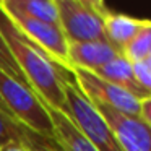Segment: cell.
I'll return each mask as SVG.
<instances>
[{"instance_id":"18","label":"cell","mask_w":151,"mask_h":151,"mask_svg":"<svg viewBox=\"0 0 151 151\" xmlns=\"http://www.w3.org/2000/svg\"><path fill=\"white\" fill-rule=\"evenodd\" d=\"M0 151H28V148L21 141H10L0 148Z\"/></svg>"},{"instance_id":"14","label":"cell","mask_w":151,"mask_h":151,"mask_svg":"<svg viewBox=\"0 0 151 151\" xmlns=\"http://www.w3.org/2000/svg\"><path fill=\"white\" fill-rule=\"evenodd\" d=\"M0 72L5 73V75L12 76L13 80H17V81L23 83V85L29 86L28 85V81L24 80L23 73H21L20 67L17 65V62H15L13 55H12L10 49H8L7 42H5L4 36L0 34Z\"/></svg>"},{"instance_id":"13","label":"cell","mask_w":151,"mask_h":151,"mask_svg":"<svg viewBox=\"0 0 151 151\" xmlns=\"http://www.w3.org/2000/svg\"><path fill=\"white\" fill-rule=\"evenodd\" d=\"M120 54L130 63L143 59H151V21L135 34L133 39L128 41V44L122 49Z\"/></svg>"},{"instance_id":"12","label":"cell","mask_w":151,"mask_h":151,"mask_svg":"<svg viewBox=\"0 0 151 151\" xmlns=\"http://www.w3.org/2000/svg\"><path fill=\"white\" fill-rule=\"evenodd\" d=\"M0 5L7 10H13L31 20L59 26L57 0H0Z\"/></svg>"},{"instance_id":"7","label":"cell","mask_w":151,"mask_h":151,"mask_svg":"<svg viewBox=\"0 0 151 151\" xmlns=\"http://www.w3.org/2000/svg\"><path fill=\"white\" fill-rule=\"evenodd\" d=\"M114 133L122 151H151V127L140 119L106 106H94Z\"/></svg>"},{"instance_id":"19","label":"cell","mask_w":151,"mask_h":151,"mask_svg":"<svg viewBox=\"0 0 151 151\" xmlns=\"http://www.w3.org/2000/svg\"><path fill=\"white\" fill-rule=\"evenodd\" d=\"M0 112H2V114H4V115H7V117L13 119V117H12V115H10V112H8V109L5 107V104H4V102H2V99H0Z\"/></svg>"},{"instance_id":"11","label":"cell","mask_w":151,"mask_h":151,"mask_svg":"<svg viewBox=\"0 0 151 151\" xmlns=\"http://www.w3.org/2000/svg\"><path fill=\"white\" fill-rule=\"evenodd\" d=\"M94 73L98 76H101L102 80H106V81L128 91L130 94H133L138 99H150L151 98V93L140 88L138 83L135 81L133 72H132V63L122 54L117 55L115 59H112L111 62H107L106 65H102Z\"/></svg>"},{"instance_id":"6","label":"cell","mask_w":151,"mask_h":151,"mask_svg":"<svg viewBox=\"0 0 151 151\" xmlns=\"http://www.w3.org/2000/svg\"><path fill=\"white\" fill-rule=\"evenodd\" d=\"M0 7H2V5H0ZM2 10L7 13V17L10 18V21L24 34V36L29 37L33 42H36L57 65H60L62 68H65L67 72H70L68 41L65 39L60 26L42 23V21H37V20H31V18L24 17V15L18 13V12L7 10V8H4V7H2Z\"/></svg>"},{"instance_id":"9","label":"cell","mask_w":151,"mask_h":151,"mask_svg":"<svg viewBox=\"0 0 151 151\" xmlns=\"http://www.w3.org/2000/svg\"><path fill=\"white\" fill-rule=\"evenodd\" d=\"M146 23H150V20H141V18L109 10L104 20V37L117 52H122L128 41L133 39L135 34Z\"/></svg>"},{"instance_id":"1","label":"cell","mask_w":151,"mask_h":151,"mask_svg":"<svg viewBox=\"0 0 151 151\" xmlns=\"http://www.w3.org/2000/svg\"><path fill=\"white\" fill-rule=\"evenodd\" d=\"M0 34L4 36L17 65L20 67L29 88L50 109L65 114V81L70 72L57 65L36 42L26 37L0 7Z\"/></svg>"},{"instance_id":"8","label":"cell","mask_w":151,"mask_h":151,"mask_svg":"<svg viewBox=\"0 0 151 151\" xmlns=\"http://www.w3.org/2000/svg\"><path fill=\"white\" fill-rule=\"evenodd\" d=\"M120 55L107 41L91 42H70L68 44V65L72 68H81L94 73L102 65Z\"/></svg>"},{"instance_id":"17","label":"cell","mask_w":151,"mask_h":151,"mask_svg":"<svg viewBox=\"0 0 151 151\" xmlns=\"http://www.w3.org/2000/svg\"><path fill=\"white\" fill-rule=\"evenodd\" d=\"M133 78L140 88L151 93V59H143L132 63Z\"/></svg>"},{"instance_id":"15","label":"cell","mask_w":151,"mask_h":151,"mask_svg":"<svg viewBox=\"0 0 151 151\" xmlns=\"http://www.w3.org/2000/svg\"><path fill=\"white\" fill-rule=\"evenodd\" d=\"M21 143L28 148V151H62L60 146L55 143V140H49L34 132L23 127V138Z\"/></svg>"},{"instance_id":"10","label":"cell","mask_w":151,"mask_h":151,"mask_svg":"<svg viewBox=\"0 0 151 151\" xmlns=\"http://www.w3.org/2000/svg\"><path fill=\"white\" fill-rule=\"evenodd\" d=\"M47 107V106H46ZM54 127V140L62 151H96V148L85 138L76 125L63 112L47 107Z\"/></svg>"},{"instance_id":"3","label":"cell","mask_w":151,"mask_h":151,"mask_svg":"<svg viewBox=\"0 0 151 151\" xmlns=\"http://www.w3.org/2000/svg\"><path fill=\"white\" fill-rule=\"evenodd\" d=\"M59 26L70 42L106 41L104 20L109 8L102 0H57Z\"/></svg>"},{"instance_id":"4","label":"cell","mask_w":151,"mask_h":151,"mask_svg":"<svg viewBox=\"0 0 151 151\" xmlns=\"http://www.w3.org/2000/svg\"><path fill=\"white\" fill-rule=\"evenodd\" d=\"M65 115L76 125L96 151H122L109 125L98 114L94 106L80 93L72 78L65 81Z\"/></svg>"},{"instance_id":"5","label":"cell","mask_w":151,"mask_h":151,"mask_svg":"<svg viewBox=\"0 0 151 151\" xmlns=\"http://www.w3.org/2000/svg\"><path fill=\"white\" fill-rule=\"evenodd\" d=\"M70 75H72V80L76 85V88L80 89V93L93 106H106V107H111L122 114L140 119L143 99L135 98L128 91L102 80L96 73L86 72V70L72 68Z\"/></svg>"},{"instance_id":"2","label":"cell","mask_w":151,"mask_h":151,"mask_svg":"<svg viewBox=\"0 0 151 151\" xmlns=\"http://www.w3.org/2000/svg\"><path fill=\"white\" fill-rule=\"evenodd\" d=\"M0 99L21 127L54 140V127L47 107L29 86L0 72Z\"/></svg>"},{"instance_id":"16","label":"cell","mask_w":151,"mask_h":151,"mask_svg":"<svg viewBox=\"0 0 151 151\" xmlns=\"http://www.w3.org/2000/svg\"><path fill=\"white\" fill-rule=\"evenodd\" d=\"M21 138H23V127L0 112V148L10 141H21Z\"/></svg>"}]
</instances>
